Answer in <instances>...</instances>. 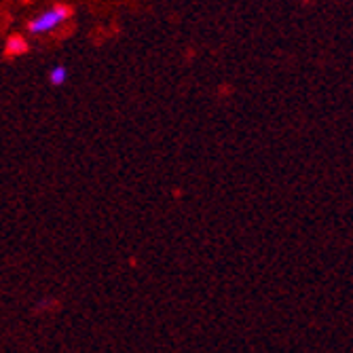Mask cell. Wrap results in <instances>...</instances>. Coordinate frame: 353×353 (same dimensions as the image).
Returning <instances> with one entry per match:
<instances>
[{"mask_svg": "<svg viewBox=\"0 0 353 353\" xmlns=\"http://www.w3.org/2000/svg\"><path fill=\"white\" fill-rule=\"evenodd\" d=\"M70 15H72V9H70L68 5H56L51 11H47V13H42L40 17L32 19V21L28 23V30H30L32 34H45V32H49V30L58 28L60 23L66 21Z\"/></svg>", "mask_w": 353, "mask_h": 353, "instance_id": "1", "label": "cell"}, {"mask_svg": "<svg viewBox=\"0 0 353 353\" xmlns=\"http://www.w3.org/2000/svg\"><path fill=\"white\" fill-rule=\"evenodd\" d=\"M5 49H7V53H9V56H21V53H26V51H28V42H26V38H23V36L13 34V36H9V40H7Z\"/></svg>", "mask_w": 353, "mask_h": 353, "instance_id": "2", "label": "cell"}, {"mask_svg": "<svg viewBox=\"0 0 353 353\" xmlns=\"http://www.w3.org/2000/svg\"><path fill=\"white\" fill-rule=\"evenodd\" d=\"M66 79H68V72H66V68H62V66L53 68V70H51V74H49V81H51L56 87H58V85H64V83H66Z\"/></svg>", "mask_w": 353, "mask_h": 353, "instance_id": "3", "label": "cell"}]
</instances>
